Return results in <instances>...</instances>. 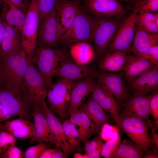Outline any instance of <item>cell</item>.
<instances>
[{
    "mask_svg": "<svg viewBox=\"0 0 158 158\" xmlns=\"http://www.w3.org/2000/svg\"><path fill=\"white\" fill-rule=\"evenodd\" d=\"M121 130L124 132L131 140L142 148L145 152L154 145L150 138L148 123L140 119L126 118L118 115Z\"/></svg>",
    "mask_w": 158,
    "mask_h": 158,
    "instance_id": "obj_5",
    "label": "cell"
},
{
    "mask_svg": "<svg viewBox=\"0 0 158 158\" xmlns=\"http://www.w3.org/2000/svg\"><path fill=\"white\" fill-rule=\"evenodd\" d=\"M28 59L24 85L34 104L40 108L45 102L47 90L43 77L32 61Z\"/></svg>",
    "mask_w": 158,
    "mask_h": 158,
    "instance_id": "obj_11",
    "label": "cell"
},
{
    "mask_svg": "<svg viewBox=\"0 0 158 158\" xmlns=\"http://www.w3.org/2000/svg\"><path fill=\"white\" fill-rule=\"evenodd\" d=\"M156 45H158V34L147 32L135 24L129 51L135 55L140 56L147 49Z\"/></svg>",
    "mask_w": 158,
    "mask_h": 158,
    "instance_id": "obj_24",
    "label": "cell"
},
{
    "mask_svg": "<svg viewBox=\"0 0 158 158\" xmlns=\"http://www.w3.org/2000/svg\"><path fill=\"white\" fill-rule=\"evenodd\" d=\"M158 13L142 12L137 15L135 24L146 32L158 34Z\"/></svg>",
    "mask_w": 158,
    "mask_h": 158,
    "instance_id": "obj_32",
    "label": "cell"
},
{
    "mask_svg": "<svg viewBox=\"0 0 158 158\" xmlns=\"http://www.w3.org/2000/svg\"><path fill=\"white\" fill-rule=\"evenodd\" d=\"M4 23L7 34L2 44V56L0 60L6 56L18 54L24 50L22 32L4 20Z\"/></svg>",
    "mask_w": 158,
    "mask_h": 158,
    "instance_id": "obj_23",
    "label": "cell"
},
{
    "mask_svg": "<svg viewBox=\"0 0 158 158\" xmlns=\"http://www.w3.org/2000/svg\"><path fill=\"white\" fill-rule=\"evenodd\" d=\"M46 117L51 129L54 134L57 142V147L62 150L66 157L76 151L68 142L62 123L59 119L54 114L45 102L40 107Z\"/></svg>",
    "mask_w": 158,
    "mask_h": 158,
    "instance_id": "obj_19",
    "label": "cell"
},
{
    "mask_svg": "<svg viewBox=\"0 0 158 158\" xmlns=\"http://www.w3.org/2000/svg\"><path fill=\"white\" fill-rule=\"evenodd\" d=\"M129 0H118L120 2H125L126 4L128 2Z\"/></svg>",
    "mask_w": 158,
    "mask_h": 158,
    "instance_id": "obj_54",
    "label": "cell"
},
{
    "mask_svg": "<svg viewBox=\"0 0 158 158\" xmlns=\"http://www.w3.org/2000/svg\"><path fill=\"white\" fill-rule=\"evenodd\" d=\"M5 83L3 66L2 62L0 60V87L3 88L4 86Z\"/></svg>",
    "mask_w": 158,
    "mask_h": 158,
    "instance_id": "obj_50",
    "label": "cell"
},
{
    "mask_svg": "<svg viewBox=\"0 0 158 158\" xmlns=\"http://www.w3.org/2000/svg\"><path fill=\"white\" fill-rule=\"evenodd\" d=\"M13 116L8 111L0 104V122L6 120Z\"/></svg>",
    "mask_w": 158,
    "mask_h": 158,
    "instance_id": "obj_46",
    "label": "cell"
},
{
    "mask_svg": "<svg viewBox=\"0 0 158 158\" xmlns=\"http://www.w3.org/2000/svg\"><path fill=\"white\" fill-rule=\"evenodd\" d=\"M129 11L137 13L142 12L157 13L158 0H140L135 3Z\"/></svg>",
    "mask_w": 158,
    "mask_h": 158,
    "instance_id": "obj_34",
    "label": "cell"
},
{
    "mask_svg": "<svg viewBox=\"0 0 158 158\" xmlns=\"http://www.w3.org/2000/svg\"><path fill=\"white\" fill-rule=\"evenodd\" d=\"M127 53L115 51L106 54L102 59L99 62V70L117 72L122 70L126 61Z\"/></svg>",
    "mask_w": 158,
    "mask_h": 158,
    "instance_id": "obj_27",
    "label": "cell"
},
{
    "mask_svg": "<svg viewBox=\"0 0 158 158\" xmlns=\"http://www.w3.org/2000/svg\"><path fill=\"white\" fill-rule=\"evenodd\" d=\"M143 158H158V147L154 145L150 149L145 152Z\"/></svg>",
    "mask_w": 158,
    "mask_h": 158,
    "instance_id": "obj_45",
    "label": "cell"
},
{
    "mask_svg": "<svg viewBox=\"0 0 158 158\" xmlns=\"http://www.w3.org/2000/svg\"><path fill=\"white\" fill-rule=\"evenodd\" d=\"M156 66L158 65L151 61L129 51L122 70L125 81L129 82Z\"/></svg>",
    "mask_w": 158,
    "mask_h": 158,
    "instance_id": "obj_21",
    "label": "cell"
},
{
    "mask_svg": "<svg viewBox=\"0 0 158 158\" xmlns=\"http://www.w3.org/2000/svg\"><path fill=\"white\" fill-rule=\"evenodd\" d=\"M56 7L44 19L39 28L36 46L59 48Z\"/></svg>",
    "mask_w": 158,
    "mask_h": 158,
    "instance_id": "obj_14",
    "label": "cell"
},
{
    "mask_svg": "<svg viewBox=\"0 0 158 158\" xmlns=\"http://www.w3.org/2000/svg\"><path fill=\"white\" fill-rule=\"evenodd\" d=\"M1 15L4 20L8 25L22 32L25 23L26 15L10 0H4Z\"/></svg>",
    "mask_w": 158,
    "mask_h": 158,
    "instance_id": "obj_28",
    "label": "cell"
},
{
    "mask_svg": "<svg viewBox=\"0 0 158 158\" xmlns=\"http://www.w3.org/2000/svg\"><path fill=\"white\" fill-rule=\"evenodd\" d=\"M68 142L73 149L77 150L81 146V141L75 126L71 122L69 119L64 120L62 123Z\"/></svg>",
    "mask_w": 158,
    "mask_h": 158,
    "instance_id": "obj_33",
    "label": "cell"
},
{
    "mask_svg": "<svg viewBox=\"0 0 158 158\" xmlns=\"http://www.w3.org/2000/svg\"><path fill=\"white\" fill-rule=\"evenodd\" d=\"M58 0H37L39 24L56 7Z\"/></svg>",
    "mask_w": 158,
    "mask_h": 158,
    "instance_id": "obj_35",
    "label": "cell"
},
{
    "mask_svg": "<svg viewBox=\"0 0 158 158\" xmlns=\"http://www.w3.org/2000/svg\"><path fill=\"white\" fill-rule=\"evenodd\" d=\"M150 103V112L155 121H158V90L153 91Z\"/></svg>",
    "mask_w": 158,
    "mask_h": 158,
    "instance_id": "obj_41",
    "label": "cell"
},
{
    "mask_svg": "<svg viewBox=\"0 0 158 158\" xmlns=\"http://www.w3.org/2000/svg\"><path fill=\"white\" fill-rule=\"evenodd\" d=\"M0 126L16 138L30 139L33 135L34 124L30 121L23 118L19 117L6 121Z\"/></svg>",
    "mask_w": 158,
    "mask_h": 158,
    "instance_id": "obj_26",
    "label": "cell"
},
{
    "mask_svg": "<svg viewBox=\"0 0 158 158\" xmlns=\"http://www.w3.org/2000/svg\"><path fill=\"white\" fill-rule=\"evenodd\" d=\"M36 0H32L22 31L23 49L28 58L31 59L33 57L36 46L40 22Z\"/></svg>",
    "mask_w": 158,
    "mask_h": 158,
    "instance_id": "obj_8",
    "label": "cell"
},
{
    "mask_svg": "<svg viewBox=\"0 0 158 158\" xmlns=\"http://www.w3.org/2000/svg\"><path fill=\"white\" fill-rule=\"evenodd\" d=\"M95 78L96 82L114 96L120 104L130 94L124 78L123 70L117 72L99 70Z\"/></svg>",
    "mask_w": 158,
    "mask_h": 158,
    "instance_id": "obj_13",
    "label": "cell"
},
{
    "mask_svg": "<svg viewBox=\"0 0 158 158\" xmlns=\"http://www.w3.org/2000/svg\"><path fill=\"white\" fill-rule=\"evenodd\" d=\"M158 66H156L127 82L130 93L147 95L158 90Z\"/></svg>",
    "mask_w": 158,
    "mask_h": 158,
    "instance_id": "obj_18",
    "label": "cell"
},
{
    "mask_svg": "<svg viewBox=\"0 0 158 158\" xmlns=\"http://www.w3.org/2000/svg\"><path fill=\"white\" fill-rule=\"evenodd\" d=\"M94 20L82 8L81 6L71 26L59 40V44L69 48L81 42H92Z\"/></svg>",
    "mask_w": 158,
    "mask_h": 158,
    "instance_id": "obj_3",
    "label": "cell"
},
{
    "mask_svg": "<svg viewBox=\"0 0 158 158\" xmlns=\"http://www.w3.org/2000/svg\"><path fill=\"white\" fill-rule=\"evenodd\" d=\"M98 70L95 66L81 64L70 58L56 70L53 76L67 80L75 81L88 77L95 78Z\"/></svg>",
    "mask_w": 158,
    "mask_h": 158,
    "instance_id": "obj_16",
    "label": "cell"
},
{
    "mask_svg": "<svg viewBox=\"0 0 158 158\" xmlns=\"http://www.w3.org/2000/svg\"><path fill=\"white\" fill-rule=\"evenodd\" d=\"M140 0H129L125 6V8L126 9L127 11H129L134 4Z\"/></svg>",
    "mask_w": 158,
    "mask_h": 158,
    "instance_id": "obj_52",
    "label": "cell"
},
{
    "mask_svg": "<svg viewBox=\"0 0 158 158\" xmlns=\"http://www.w3.org/2000/svg\"><path fill=\"white\" fill-rule=\"evenodd\" d=\"M79 120V129H78L79 138L84 144L97 132L95 124L84 112L79 108L75 109Z\"/></svg>",
    "mask_w": 158,
    "mask_h": 158,
    "instance_id": "obj_30",
    "label": "cell"
},
{
    "mask_svg": "<svg viewBox=\"0 0 158 158\" xmlns=\"http://www.w3.org/2000/svg\"><path fill=\"white\" fill-rule=\"evenodd\" d=\"M145 152L140 147L126 138L119 145L113 158H141Z\"/></svg>",
    "mask_w": 158,
    "mask_h": 158,
    "instance_id": "obj_31",
    "label": "cell"
},
{
    "mask_svg": "<svg viewBox=\"0 0 158 158\" xmlns=\"http://www.w3.org/2000/svg\"><path fill=\"white\" fill-rule=\"evenodd\" d=\"M0 104L13 116H18L30 121L33 118L34 104L28 94L17 95L0 88Z\"/></svg>",
    "mask_w": 158,
    "mask_h": 158,
    "instance_id": "obj_7",
    "label": "cell"
},
{
    "mask_svg": "<svg viewBox=\"0 0 158 158\" xmlns=\"http://www.w3.org/2000/svg\"><path fill=\"white\" fill-rule=\"evenodd\" d=\"M91 95L104 110L111 114L116 123L118 129L120 130L118 114L121 107L118 101L96 80L92 87Z\"/></svg>",
    "mask_w": 158,
    "mask_h": 158,
    "instance_id": "obj_20",
    "label": "cell"
},
{
    "mask_svg": "<svg viewBox=\"0 0 158 158\" xmlns=\"http://www.w3.org/2000/svg\"><path fill=\"white\" fill-rule=\"evenodd\" d=\"M1 61L5 77L3 88L15 95L27 93L24 81L28 59L25 51L23 50L16 55L6 56Z\"/></svg>",
    "mask_w": 158,
    "mask_h": 158,
    "instance_id": "obj_1",
    "label": "cell"
},
{
    "mask_svg": "<svg viewBox=\"0 0 158 158\" xmlns=\"http://www.w3.org/2000/svg\"><path fill=\"white\" fill-rule=\"evenodd\" d=\"M32 115L34 121V128L32 136L30 139V144L44 142L54 144L57 147L55 137L40 108L34 105Z\"/></svg>",
    "mask_w": 158,
    "mask_h": 158,
    "instance_id": "obj_17",
    "label": "cell"
},
{
    "mask_svg": "<svg viewBox=\"0 0 158 158\" xmlns=\"http://www.w3.org/2000/svg\"><path fill=\"white\" fill-rule=\"evenodd\" d=\"M79 108L93 121L96 126L97 132L105 124L112 123L104 109L93 98L91 94L87 101L82 104Z\"/></svg>",
    "mask_w": 158,
    "mask_h": 158,
    "instance_id": "obj_25",
    "label": "cell"
},
{
    "mask_svg": "<svg viewBox=\"0 0 158 158\" xmlns=\"http://www.w3.org/2000/svg\"><path fill=\"white\" fill-rule=\"evenodd\" d=\"M101 156L100 151L97 150L85 153L83 155V158H99Z\"/></svg>",
    "mask_w": 158,
    "mask_h": 158,
    "instance_id": "obj_48",
    "label": "cell"
},
{
    "mask_svg": "<svg viewBox=\"0 0 158 158\" xmlns=\"http://www.w3.org/2000/svg\"><path fill=\"white\" fill-rule=\"evenodd\" d=\"M74 81L62 78L52 83L47 90V104L53 111L55 110L58 115L64 118L67 114L68 107L66 100V96L70 92Z\"/></svg>",
    "mask_w": 158,
    "mask_h": 158,
    "instance_id": "obj_12",
    "label": "cell"
},
{
    "mask_svg": "<svg viewBox=\"0 0 158 158\" xmlns=\"http://www.w3.org/2000/svg\"><path fill=\"white\" fill-rule=\"evenodd\" d=\"M70 58L65 48L36 46L32 61L44 78L47 90L52 83L55 71Z\"/></svg>",
    "mask_w": 158,
    "mask_h": 158,
    "instance_id": "obj_2",
    "label": "cell"
},
{
    "mask_svg": "<svg viewBox=\"0 0 158 158\" xmlns=\"http://www.w3.org/2000/svg\"><path fill=\"white\" fill-rule=\"evenodd\" d=\"M81 6L90 17L123 18L130 13L118 0H84Z\"/></svg>",
    "mask_w": 158,
    "mask_h": 158,
    "instance_id": "obj_6",
    "label": "cell"
},
{
    "mask_svg": "<svg viewBox=\"0 0 158 158\" xmlns=\"http://www.w3.org/2000/svg\"><path fill=\"white\" fill-rule=\"evenodd\" d=\"M152 95V93L147 95L130 93L121 104V108L118 115L125 117L140 119L148 123L151 122L149 116Z\"/></svg>",
    "mask_w": 158,
    "mask_h": 158,
    "instance_id": "obj_9",
    "label": "cell"
},
{
    "mask_svg": "<svg viewBox=\"0 0 158 158\" xmlns=\"http://www.w3.org/2000/svg\"></svg>",
    "mask_w": 158,
    "mask_h": 158,
    "instance_id": "obj_56",
    "label": "cell"
},
{
    "mask_svg": "<svg viewBox=\"0 0 158 158\" xmlns=\"http://www.w3.org/2000/svg\"><path fill=\"white\" fill-rule=\"evenodd\" d=\"M45 142H40L29 147L25 152V158H40L42 152L48 148Z\"/></svg>",
    "mask_w": 158,
    "mask_h": 158,
    "instance_id": "obj_38",
    "label": "cell"
},
{
    "mask_svg": "<svg viewBox=\"0 0 158 158\" xmlns=\"http://www.w3.org/2000/svg\"><path fill=\"white\" fill-rule=\"evenodd\" d=\"M83 0H58L56 7L59 40L73 23Z\"/></svg>",
    "mask_w": 158,
    "mask_h": 158,
    "instance_id": "obj_15",
    "label": "cell"
},
{
    "mask_svg": "<svg viewBox=\"0 0 158 158\" xmlns=\"http://www.w3.org/2000/svg\"><path fill=\"white\" fill-rule=\"evenodd\" d=\"M7 34L6 28L4 23V20L0 14V60L2 56L1 45Z\"/></svg>",
    "mask_w": 158,
    "mask_h": 158,
    "instance_id": "obj_44",
    "label": "cell"
},
{
    "mask_svg": "<svg viewBox=\"0 0 158 158\" xmlns=\"http://www.w3.org/2000/svg\"><path fill=\"white\" fill-rule=\"evenodd\" d=\"M93 18L94 27L92 42L95 56L99 62L103 58L119 25L124 18Z\"/></svg>",
    "mask_w": 158,
    "mask_h": 158,
    "instance_id": "obj_4",
    "label": "cell"
},
{
    "mask_svg": "<svg viewBox=\"0 0 158 158\" xmlns=\"http://www.w3.org/2000/svg\"><path fill=\"white\" fill-rule=\"evenodd\" d=\"M25 152L15 145H12L6 150L0 154V158H24Z\"/></svg>",
    "mask_w": 158,
    "mask_h": 158,
    "instance_id": "obj_39",
    "label": "cell"
},
{
    "mask_svg": "<svg viewBox=\"0 0 158 158\" xmlns=\"http://www.w3.org/2000/svg\"><path fill=\"white\" fill-rule=\"evenodd\" d=\"M57 147L54 149L51 158H66L62 150L60 148Z\"/></svg>",
    "mask_w": 158,
    "mask_h": 158,
    "instance_id": "obj_49",
    "label": "cell"
},
{
    "mask_svg": "<svg viewBox=\"0 0 158 158\" xmlns=\"http://www.w3.org/2000/svg\"><path fill=\"white\" fill-rule=\"evenodd\" d=\"M95 79L93 77H88L74 81L70 90L71 99L67 114L78 108L82 104L84 98L91 93Z\"/></svg>",
    "mask_w": 158,
    "mask_h": 158,
    "instance_id": "obj_22",
    "label": "cell"
},
{
    "mask_svg": "<svg viewBox=\"0 0 158 158\" xmlns=\"http://www.w3.org/2000/svg\"><path fill=\"white\" fill-rule=\"evenodd\" d=\"M4 2V0H0V7L1 5L3 4Z\"/></svg>",
    "mask_w": 158,
    "mask_h": 158,
    "instance_id": "obj_55",
    "label": "cell"
},
{
    "mask_svg": "<svg viewBox=\"0 0 158 158\" xmlns=\"http://www.w3.org/2000/svg\"><path fill=\"white\" fill-rule=\"evenodd\" d=\"M73 157L75 158H83V155L78 153H75Z\"/></svg>",
    "mask_w": 158,
    "mask_h": 158,
    "instance_id": "obj_53",
    "label": "cell"
},
{
    "mask_svg": "<svg viewBox=\"0 0 158 158\" xmlns=\"http://www.w3.org/2000/svg\"><path fill=\"white\" fill-rule=\"evenodd\" d=\"M18 9L26 15L32 0H10Z\"/></svg>",
    "mask_w": 158,
    "mask_h": 158,
    "instance_id": "obj_43",
    "label": "cell"
},
{
    "mask_svg": "<svg viewBox=\"0 0 158 158\" xmlns=\"http://www.w3.org/2000/svg\"><path fill=\"white\" fill-rule=\"evenodd\" d=\"M69 48L71 58L81 64L87 65L92 61L95 56L94 49L89 43H79Z\"/></svg>",
    "mask_w": 158,
    "mask_h": 158,
    "instance_id": "obj_29",
    "label": "cell"
},
{
    "mask_svg": "<svg viewBox=\"0 0 158 158\" xmlns=\"http://www.w3.org/2000/svg\"><path fill=\"white\" fill-rule=\"evenodd\" d=\"M16 140V138L3 129L0 126V154L11 145L15 144Z\"/></svg>",
    "mask_w": 158,
    "mask_h": 158,
    "instance_id": "obj_37",
    "label": "cell"
},
{
    "mask_svg": "<svg viewBox=\"0 0 158 158\" xmlns=\"http://www.w3.org/2000/svg\"><path fill=\"white\" fill-rule=\"evenodd\" d=\"M137 14L132 12L123 20L105 54L115 51H129L133 39Z\"/></svg>",
    "mask_w": 158,
    "mask_h": 158,
    "instance_id": "obj_10",
    "label": "cell"
},
{
    "mask_svg": "<svg viewBox=\"0 0 158 158\" xmlns=\"http://www.w3.org/2000/svg\"><path fill=\"white\" fill-rule=\"evenodd\" d=\"M147 59L158 65V45L147 49L140 56Z\"/></svg>",
    "mask_w": 158,
    "mask_h": 158,
    "instance_id": "obj_42",
    "label": "cell"
},
{
    "mask_svg": "<svg viewBox=\"0 0 158 158\" xmlns=\"http://www.w3.org/2000/svg\"><path fill=\"white\" fill-rule=\"evenodd\" d=\"M148 125L151 131V141L153 144L158 147V134L156 131V130L153 126L152 122L148 123Z\"/></svg>",
    "mask_w": 158,
    "mask_h": 158,
    "instance_id": "obj_47",
    "label": "cell"
},
{
    "mask_svg": "<svg viewBox=\"0 0 158 158\" xmlns=\"http://www.w3.org/2000/svg\"><path fill=\"white\" fill-rule=\"evenodd\" d=\"M54 149L47 148L42 152L40 158H51Z\"/></svg>",
    "mask_w": 158,
    "mask_h": 158,
    "instance_id": "obj_51",
    "label": "cell"
},
{
    "mask_svg": "<svg viewBox=\"0 0 158 158\" xmlns=\"http://www.w3.org/2000/svg\"><path fill=\"white\" fill-rule=\"evenodd\" d=\"M104 143L100 136H97L90 141L88 140L84 144L85 153L95 150H98L100 152Z\"/></svg>",
    "mask_w": 158,
    "mask_h": 158,
    "instance_id": "obj_40",
    "label": "cell"
},
{
    "mask_svg": "<svg viewBox=\"0 0 158 158\" xmlns=\"http://www.w3.org/2000/svg\"><path fill=\"white\" fill-rule=\"evenodd\" d=\"M121 142L118 134L116 138L111 139L104 143L100 152L101 156L106 158H113Z\"/></svg>",
    "mask_w": 158,
    "mask_h": 158,
    "instance_id": "obj_36",
    "label": "cell"
}]
</instances>
